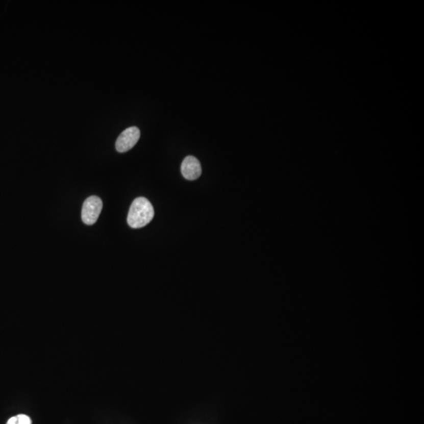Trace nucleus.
I'll return each mask as SVG.
<instances>
[{"mask_svg":"<svg viewBox=\"0 0 424 424\" xmlns=\"http://www.w3.org/2000/svg\"><path fill=\"white\" fill-rule=\"evenodd\" d=\"M154 217L152 204L145 197H138L131 204L128 223L131 228L139 229L148 225Z\"/></svg>","mask_w":424,"mask_h":424,"instance_id":"obj_1","label":"nucleus"},{"mask_svg":"<svg viewBox=\"0 0 424 424\" xmlns=\"http://www.w3.org/2000/svg\"><path fill=\"white\" fill-rule=\"evenodd\" d=\"M141 132L136 127H131L123 131L116 141V148L119 153H125L133 148L140 138Z\"/></svg>","mask_w":424,"mask_h":424,"instance_id":"obj_3","label":"nucleus"},{"mask_svg":"<svg viewBox=\"0 0 424 424\" xmlns=\"http://www.w3.org/2000/svg\"><path fill=\"white\" fill-rule=\"evenodd\" d=\"M103 201L96 196H91L84 201L83 205L82 220L86 225H94L98 219L101 211L103 210Z\"/></svg>","mask_w":424,"mask_h":424,"instance_id":"obj_2","label":"nucleus"},{"mask_svg":"<svg viewBox=\"0 0 424 424\" xmlns=\"http://www.w3.org/2000/svg\"><path fill=\"white\" fill-rule=\"evenodd\" d=\"M7 424H32V420L30 417L26 415L20 414L14 417H11L7 421Z\"/></svg>","mask_w":424,"mask_h":424,"instance_id":"obj_5","label":"nucleus"},{"mask_svg":"<svg viewBox=\"0 0 424 424\" xmlns=\"http://www.w3.org/2000/svg\"><path fill=\"white\" fill-rule=\"evenodd\" d=\"M181 171L183 177L187 180H196L202 173L201 163L196 157L188 156L184 159L181 166Z\"/></svg>","mask_w":424,"mask_h":424,"instance_id":"obj_4","label":"nucleus"}]
</instances>
